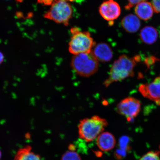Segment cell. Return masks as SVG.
I'll return each mask as SVG.
<instances>
[{
  "instance_id": "603a6c76",
  "label": "cell",
  "mask_w": 160,
  "mask_h": 160,
  "mask_svg": "<svg viewBox=\"0 0 160 160\" xmlns=\"http://www.w3.org/2000/svg\"><path fill=\"white\" fill-rule=\"evenodd\" d=\"M4 59V56L2 53L0 52V65L3 62Z\"/></svg>"
},
{
  "instance_id": "30bf717a",
  "label": "cell",
  "mask_w": 160,
  "mask_h": 160,
  "mask_svg": "<svg viewBox=\"0 0 160 160\" xmlns=\"http://www.w3.org/2000/svg\"><path fill=\"white\" fill-rule=\"evenodd\" d=\"M116 143L114 136L109 132H103L97 138V146L102 151H110L114 148Z\"/></svg>"
},
{
  "instance_id": "2e32d148",
  "label": "cell",
  "mask_w": 160,
  "mask_h": 160,
  "mask_svg": "<svg viewBox=\"0 0 160 160\" xmlns=\"http://www.w3.org/2000/svg\"><path fill=\"white\" fill-rule=\"evenodd\" d=\"M61 160H81L80 155L74 151L66 152L62 156Z\"/></svg>"
},
{
  "instance_id": "cb8c5ba5",
  "label": "cell",
  "mask_w": 160,
  "mask_h": 160,
  "mask_svg": "<svg viewBox=\"0 0 160 160\" xmlns=\"http://www.w3.org/2000/svg\"><path fill=\"white\" fill-rule=\"evenodd\" d=\"M1 156H2L1 152V151H0V159H1Z\"/></svg>"
},
{
  "instance_id": "ffe728a7",
  "label": "cell",
  "mask_w": 160,
  "mask_h": 160,
  "mask_svg": "<svg viewBox=\"0 0 160 160\" xmlns=\"http://www.w3.org/2000/svg\"><path fill=\"white\" fill-rule=\"evenodd\" d=\"M126 154L127 152L120 149L116 151L115 155L118 159H121L125 157Z\"/></svg>"
},
{
  "instance_id": "ac0fdd59",
  "label": "cell",
  "mask_w": 160,
  "mask_h": 160,
  "mask_svg": "<svg viewBox=\"0 0 160 160\" xmlns=\"http://www.w3.org/2000/svg\"><path fill=\"white\" fill-rule=\"evenodd\" d=\"M151 3L154 12L160 13V0H152Z\"/></svg>"
},
{
  "instance_id": "6da1fadb",
  "label": "cell",
  "mask_w": 160,
  "mask_h": 160,
  "mask_svg": "<svg viewBox=\"0 0 160 160\" xmlns=\"http://www.w3.org/2000/svg\"><path fill=\"white\" fill-rule=\"evenodd\" d=\"M139 59V57L131 58L126 55L121 56L114 62L110 69L109 77L104 82V85L108 87L115 82L133 77L134 69L136 63Z\"/></svg>"
},
{
  "instance_id": "4fadbf2b",
  "label": "cell",
  "mask_w": 160,
  "mask_h": 160,
  "mask_svg": "<svg viewBox=\"0 0 160 160\" xmlns=\"http://www.w3.org/2000/svg\"><path fill=\"white\" fill-rule=\"evenodd\" d=\"M140 38L143 42L148 45H151L157 41L158 33L155 28L147 26L141 30Z\"/></svg>"
},
{
  "instance_id": "d6986e66",
  "label": "cell",
  "mask_w": 160,
  "mask_h": 160,
  "mask_svg": "<svg viewBox=\"0 0 160 160\" xmlns=\"http://www.w3.org/2000/svg\"><path fill=\"white\" fill-rule=\"evenodd\" d=\"M127 1L128 2V4L127 6H126V8L129 9L142 2L146 1L147 0H127Z\"/></svg>"
},
{
  "instance_id": "7c38bea8",
  "label": "cell",
  "mask_w": 160,
  "mask_h": 160,
  "mask_svg": "<svg viewBox=\"0 0 160 160\" xmlns=\"http://www.w3.org/2000/svg\"><path fill=\"white\" fill-rule=\"evenodd\" d=\"M140 19L137 15L130 14L122 20L121 25L128 32L133 33L138 31L141 27Z\"/></svg>"
},
{
  "instance_id": "5bb4252c",
  "label": "cell",
  "mask_w": 160,
  "mask_h": 160,
  "mask_svg": "<svg viewBox=\"0 0 160 160\" xmlns=\"http://www.w3.org/2000/svg\"><path fill=\"white\" fill-rule=\"evenodd\" d=\"M31 150L30 146L20 149L15 156L14 160H41L39 155L32 152Z\"/></svg>"
},
{
  "instance_id": "44dd1931",
  "label": "cell",
  "mask_w": 160,
  "mask_h": 160,
  "mask_svg": "<svg viewBox=\"0 0 160 160\" xmlns=\"http://www.w3.org/2000/svg\"><path fill=\"white\" fill-rule=\"evenodd\" d=\"M157 61L158 59L157 58L153 57H151L147 58L145 60V63L147 67L149 68L151 66L154 64L155 62Z\"/></svg>"
},
{
  "instance_id": "277c9868",
  "label": "cell",
  "mask_w": 160,
  "mask_h": 160,
  "mask_svg": "<svg viewBox=\"0 0 160 160\" xmlns=\"http://www.w3.org/2000/svg\"><path fill=\"white\" fill-rule=\"evenodd\" d=\"M68 0H54L49 11L44 17L58 23L68 25L69 20L72 15L73 10Z\"/></svg>"
},
{
  "instance_id": "9a60e30c",
  "label": "cell",
  "mask_w": 160,
  "mask_h": 160,
  "mask_svg": "<svg viewBox=\"0 0 160 160\" xmlns=\"http://www.w3.org/2000/svg\"><path fill=\"white\" fill-rule=\"evenodd\" d=\"M160 151H149L138 160H160Z\"/></svg>"
},
{
  "instance_id": "d4e9b609",
  "label": "cell",
  "mask_w": 160,
  "mask_h": 160,
  "mask_svg": "<svg viewBox=\"0 0 160 160\" xmlns=\"http://www.w3.org/2000/svg\"></svg>"
},
{
  "instance_id": "8fae6325",
  "label": "cell",
  "mask_w": 160,
  "mask_h": 160,
  "mask_svg": "<svg viewBox=\"0 0 160 160\" xmlns=\"http://www.w3.org/2000/svg\"><path fill=\"white\" fill-rule=\"evenodd\" d=\"M154 12L151 3L147 1L142 2L136 6L135 12L140 19L148 21L151 19Z\"/></svg>"
},
{
  "instance_id": "3957f363",
  "label": "cell",
  "mask_w": 160,
  "mask_h": 160,
  "mask_svg": "<svg viewBox=\"0 0 160 160\" xmlns=\"http://www.w3.org/2000/svg\"><path fill=\"white\" fill-rule=\"evenodd\" d=\"M98 62L91 51L74 55L71 59V66L78 75L89 77L97 71Z\"/></svg>"
},
{
  "instance_id": "ba28073f",
  "label": "cell",
  "mask_w": 160,
  "mask_h": 160,
  "mask_svg": "<svg viewBox=\"0 0 160 160\" xmlns=\"http://www.w3.org/2000/svg\"><path fill=\"white\" fill-rule=\"evenodd\" d=\"M100 14L104 19L112 21L119 17L121 13V8L117 2L114 0H107L104 2L99 8Z\"/></svg>"
},
{
  "instance_id": "52a82bcc",
  "label": "cell",
  "mask_w": 160,
  "mask_h": 160,
  "mask_svg": "<svg viewBox=\"0 0 160 160\" xmlns=\"http://www.w3.org/2000/svg\"><path fill=\"white\" fill-rule=\"evenodd\" d=\"M139 90L144 97L154 102L156 104L160 106V75L152 82L140 85Z\"/></svg>"
},
{
  "instance_id": "7402d4cb",
  "label": "cell",
  "mask_w": 160,
  "mask_h": 160,
  "mask_svg": "<svg viewBox=\"0 0 160 160\" xmlns=\"http://www.w3.org/2000/svg\"><path fill=\"white\" fill-rule=\"evenodd\" d=\"M54 0H38L39 3H43L44 4L47 6H50L52 4Z\"/></svg>"
},
{
  "instance_id": "8992f818",
  "label": "cell",
  "mask_w": 160,
  "mask_h": 160,
  "mask_svg": "<svg viewBox=\"0 0 160 160\" xmlns=\"http://www.w3.org/2000/svg\"><path fill=\"white\" fill-rule=\"evenodd\" d=\"M116 110L117 113L124 117L128 121L131 122L141 111V103L134 98H126L118 103Z\"/></svg>"
},
{
  "instance_id": "5b68a950",
  "label": "cell",
  "mask_w": 160,
  "mask_h": 160,
  "mask_svg": "<svg viewBox=\"0 0 160 160\" xmlns=\"http://www.w3.org/2000/svg\"><path fill=\"white\" fill-rule=\"evenodd\" d=\"M72 34L69 43L70 53L77 55L92 51L95 43L89 32H82L79 30Z\"/></svg>"
},
{
  "instance_id": "e0dca14e",
  "label": "cell",
  "mask_w": 160,
  "mask_h": 160,
  "mask_svg": "<svg viewBox=\"0 0 160 160\" xmlns=\"http://www.w3.org/2000/svg\"><path fill=\"white\" fill-rule=\"evenodd\" d=\"M130 139L128 137H123L120 139L119 146L120 149L126 152L130 149L129 145Z\"/></svg>"
},
{
  "instance_id": "9c48e42d",
  "label": "cell",
  "mask_w": 160,
  "mask_h": 160,
  "mask_svg": "<svg viewBox=\"0 0 160 160\" xmlns=\"http://www.w3.org/2000/svg\"><path fill=\"white\" fill-rule=\"evenodd\" d=\"M92 52L98 61L102 62H109L113 57V52L111 48L104 43L98 44Z\"/></svg>"
},
{
  "instance_id": "7a4b0ae2",
  "label": "cell",
  "mask_w": 160,
  "mask_h": 160,
  "mask_svg": "<svg viewBox=\"0 0 160 160\" xmlns=\"http://www.w3.org/2000/svg\"><path fill=\"white\" fill-rule=\"evenodd\" d=\"M108 124L107 120L98 116L82 119L78 127L79 137L86 142L92 141L103 132Z\"/></svg>"
}]
</instances>
